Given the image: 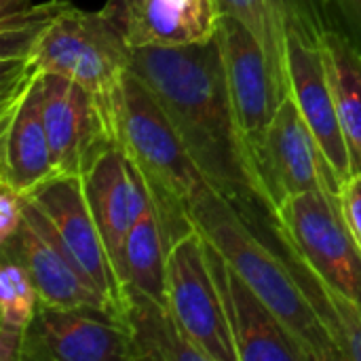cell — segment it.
<instances>
[{"mask_svg":"<svg viewBox=\"0 0 361 361\" xmlns=\"http://www.w3.org/2000/svg\"><path fill=\"white\" fill-rule=\"evenodd\" d=\"M290 32L311 44H319L322 36L332 30L326 0H281Z\"/></svg>","mask_w":361,"mask_h":361,"instance_id":"25","label":"cell"},{"mask_svg":"<svg viewBox=\"0 0 361 361\" xmlns=\"http://www.w3.org/2000/svg\"><path fill=\"white\" fill-rule=\"evenodd\" d=\"M188 212L199 233L262 298L311 361L343 360L341 349L315 315L281 252L260 228L247 222L233 201L205 184Z\"/></svg>","mask_w":361,"mask_h":361,"instance_id":"2","label":"cell"},{"mask_svg":"<svg viewBox=\"0 0 361 361\" xmlns=\"http://www.w3.org/2000/svg\"><path fill=\"white\" fill-rule=\"evenodd\" d=\"M167 305L205 360L239 361L199 228L176 241L167 254Z\"/></svg>","mask_w":361,"mask_h":361,"instance_id":"6","label":"cell"},{"mask_svg":"<svg viewBox=\"0 0 361 361\" xmlns=\"http://www.w3.org/2000/svg\"><path fill=\"white\" fill-rule=\"evenodd\" d=\"M0 254L11 256L25 269L38 292L40 305L95 311L125 326L121 313L51 237L38 209L30 201L25 205L23 224L8 241L0 243Z\"/></svg>","mask_w":361,"mask_h":361,"instance_id":"10","label":"cell"},{"mask_svg":"<svg viewBox=\"0 0 361 361\" xmlns=\"http://www.w3.org/2000/svg\"><path fill=\"white\" fill-rule=\"evenodd\" d=\"M319 49L351 152L353 173H361V53L336 30L322 36Z\"/></svg>","mask_w":361,"mask_h":361,"instance_id":"20","label":"cell"},{"mask_svg":"<svg viewBox=\"0 0 361 361\" xmlns=\"http://www.w3.org/2000/svg\"><path fill=\"white\" fill-rule=\"evenodd\" d=\"M254 161L275 212L290 197L309 190H328L338 197L341 182L292 97L281 102L254 152Z\"/></svg>","mask_w":361,"mask_h":361,"instance_id":"9","label":"cell"},{"mask_svg":"<svg viewBox=\"0 0 361 361\" xmlns=\"http://www.w3.org/2000/svg\"><path fill=\"white\" fill-rule=\"evenodd\" d=\"M216 36L222 51L231 99L254 154L281 102L288 97L279 91L262 44L243 21L222 13Z\"/></svg>","mask_w":361,"mask_h":361,"instance_id":"12","label":"cell"},{"mask_svg":"<svg viewBox=\"0 0 361 361\" xmlns=\"http://www.w3.org/2000/svg\"><path fill=\"white\" fill-rule=\"evenodd\" d=\"M133 47L114 15L80 11L70 4L40 36L30 63L42 74H57L78 82L102 99H116L131 70Z\"/></svg>","mask_w":361,"mask_h":361,"instance_id":"4","label":"cell"},{"mask_svg":"<svg viewBox=\"0 0 361 361\" xmlns=\"http://www.w3.org/2000/svg\"><path fill=\"white\" fill-rule=\"evenodd\" d=\"M42 121L49 135L57 173L82 171L108 146H116V99H102L78 82L57 76H40ZM121 95V93H118Z\"/></svg>","mask_w":361,"mask_h":361,"instance_id":"8","label":"cell"},{"mask_svg":"<svg viewBox=\"0 0 361 361\" xmlns=\"http://www.w3.org/2000/svg\"><path fill=\"white\" fill-rule=\"evenodd\" d=\"M131 72L157 97L203 178L250 222H277L231 99L218 36L188 47H135Z\"/></svg>","mask_w":361,"mask_h":361,"instance_id":"1","label":"cell"},{"mask_svg":"<svg viewBox=\"0 0 361 361\" xmlns=\"http://www.w3.org/2000/svg\"><path fill=\"white\" fill-rule=\"evenodd\" d=\"M27 197L6 182H0V243L8 241L25 220Z\"/></svg>","mask_w":361,"mask_h":361,"instance_id":"27","label":"cell"},{"mask_svg":"<svg viewBox=\"0 0 361 361\" xmlns=\"http://www.w3.org/2000/svg\"><path fill=\"white\" fill-rule=\"evenodd\" d=\"M30 6H32L30 0H0V19L13 17V15L21 13Z\"/></svg>","mask_w":361,"mask_h":361,"instance_id":"29","label":"cell"},{"mask_svg":"<svg viewBox=\"0 0 361 361\" xmlns=\"http://www.w3.org/2000/svg\"><path fill=\"white\" fill-rule=\"evenodd\" d=\"M205 254L218 283L239 361H311L300 343L207 239Z\"/></svg>","mask_w":361,"mask_h":361,"instance_id":"13","label":"cell"},{"mask_svg":"<svg viewBox=\"0 0 361 361\" xmlns=\"http://www.w3.org/2000/svg\"><path fill=\"white\" fill-rule=\"evenodd\" d=\"M82 184L91 214L121 277L127 235L152 201L148 186L118 146H108L95 157L82 171Z\"/></svg>","mask_w":361,"mask_h":361,"instance_id":"15","label":"cell"},{"mask_svg":"<svg viewBox=\"0 0 361 361\" xmlns=\"http://www.w3.org/2000/svg\"><path fill=\"white\" fill-rule=\"evenodd\" d=\"M273 228L328 286L361 307V250L336 195L309 190L290 197Z\"/></svg>","mask_w":361,"mask_h":361,"instance_id":"5","label":"cell"},{"mask_svg":"<svg viewBox=\"0 0 361 361\" xmlns=\"http://www.w3.org/2000/svg\"><path fill=\"white\" fill-rule=\"evenodd\" d=\"M129 44L188 47L218 34L222 11L216 0H106Z\"/></svg>","mask_w":361,"mask_h":361,"instance_id":"16","label":"cell"},{"mask_svg":"<svg viewBox=\"0 0 361 361\" xmlns=\"http://www.w3.org/2000/svg\"><path fill=\"white\" fill-rule=\"evenodd\" d=\"M53 176L57 169L42 121L38 78L15 108L0 114V182L30 195Z\"/></svg>","mask_w":361,"mask_h":361,"instance_id":"17","label":"cell"},{"mask_svg":"<svg viewBox=\"0 0 361 361\" xmlns=\"http://www.w3.org/2000/svg\"><path fill=\"white\" fill-rule=\"evenodd\" d=\"M68 0H49L32 4L30 8L0 19V63L2 74L15 72H38L30 63V55L47 32V27L70 6Z\"/></svg>","mask_w":361,"mask_h":361,"instance_id":"24","label":"cell"},{"mask_svg":"<svg viewBox=\"0 0 361 361\" xmlns=\"http://www.w3.org/2000/svg\"><path fill=\"white\" fill-rule=\"evenodd\" d=\"M125 328L131 336V361H207L167 305L133 288L125 290Z\"/></svg>","mask_w":361,"mask_h":361,"instance_id":"19","label":"cell"},{"mask_svg":"<svg viewBox=\"0 0 361 361\" xmlns=\"http://www.w3.org/2000/svg\"><path fill=\"white\" fill-rule=\"evenodd\" d=\"M0 361H21L25 332L40 307L38 292L25 269L0 254Z\"/></svg>","mask_w":361,"mask_h":361,"instance_id":"22","label":"cell"},{"mask_svg":"<svg viewBox=\"0 0 361 361\" xmlns=\"http://www.w3.org/2000/svg\"><path fill=\"white\" fill-rule=\"evenodd\" d=\"M250 222V220H247ZM252 226L260 228L281 252L288 267L294 273L302 294L311 302L315 315L330 332L332 341L341 349L343 360L361 361V307L351 298L328 286L273 228L275 222H250Z\"/></svg>","mask_w":361,"mask_h":361,"instance_id":"18","label":"cell"},{"mask_svg":"<svg viewBox=\"0 0 361 361\" xmlns=\"http://www.w3.org/2000/svg\"><path fill=\"white\" fill-rule=\"evenodd\" d=\"M288 74L290 97L309 125L322 154L326 157L336 180L347 182L353 176V161L341 125L336 99L326 74L319 44L302 40L290 32L288 38Z\"/></svg>","mask_w":361,"mask_h":361,"instance_id":"14","label":"cell"},{"mask_svg":"<svg viewBox=\"0 0 361 361\" xmlns=\"http://www.w3.org/2000/svg\"><path fill=\"white\" fill-rule=\"evenodd\" d=\"M338 205L361 250V173H353L338 190Z\"/></svg>","mask_w":361,"mask_h":361,"instance_id":"28","label":"cell"},{"mask_svg":"<svg viewBox=\"0 0 361 361\" xmlns=\"http://www.w3.org/2000/svg\"><path fill=\"white\" fill-rule=\"evenodd\" d=\"M224 15L243 21L262 44L273 76L283 97H290L288 74V38L290 25L281 0H216Z\"/></svg>","mask_w":361,"mask_h":361,"instance_id":"23","label":"cell"},{"mask_svg":"<svg viewBox=\"0 0 361 361\" xmlns=\"http://www.w3.org/2000/svg\"><path fill=\"white\" fill-rule=\"evenodd\" d=\"M116 146L144 178L167 250L195 231L190 203L209 184L150 89L129 70L114 108Z\"/></svg>","mask_w":361,"mask_h":361,"instance_id":"3","label":"cell"},{"mask_svg":"<svg viewBox=\"0 0 361 361\" xmlns=\"http://www.w3.org/2000/svg\"><path fill=\"white\" fill-rule=\"evenodd\" d=\"M332 30L349 38L361 53V0H326Z\"/></svg>","mask_w":361,"mask_h":361,"instance_id":"26","label":"cell"},{"mask_svg":"<svg viewBox=\"0 0 361 361\" xmlns=\"http://www.w3.org/2000/svg\"><path fill=\"white\" fill-rule=\"evenodd\" d=\"M25 197L38 209L51 237L97 286L125 322V288L91 214L82 176L57 173Z\"/></svg>","mask_w":361,"mask_h":361,"instance_id":"7","label":"cell"},{"mask_svg":"<svg viewBox=\"0 0 361 361\" xmlns=\"http://www.w3.org/2000/svg\"><path fill=\"white\" fill-rule=\"evenodd\" d=\"M167 254L169 250L165 243L161 220L154 203L150 201L146 212L131 226L125 241L121 267L125 290H140L161 305H167Z\"/></svg>","mask_w":361,"mask_h":361,"instance_id":"21","label":"cell"},{"mask_svg":"<svg viewBox=\"0 0 361 361\" xmlns=\"http://www.w3.org/2000/svg\"><path fill=\"white\" fill-rule=\"evenodd\" d=\"M21 361H131V336L104 313L40 305L25 332Z\"/></svg>","mask_w":361,"mask_h":361,"instance_id":"11","label":"cell"}]
</instances>
